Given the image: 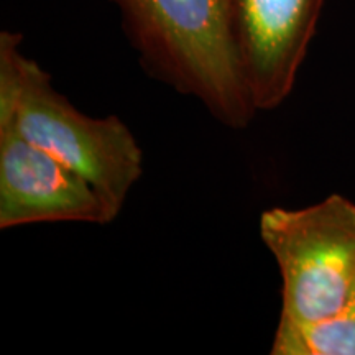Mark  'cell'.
I'll return each instance as SVG.
<instances>
[{
    "label": "cell",
    "mask_w": 355,
    "mask_h": 355,
    "mask_svg": "<svg viewBox=\"0 0 355 355\" xmlns=\"http://www.w3.org/2000/svg\"><path fill=\"white\" fill-rule=\"evenodd\" d=\"M21 42L20 33L0 32V123L81 173L117 217L144 175L139 141L117 115L74 107Z\"/></svg>",
    "instance_id": "cell-1"
},
{
    "label": "cell",
    "mask_w": 355,
    "mask_h": 355,
    "mask_svg": "<svg viewBox=\"0 0 355 355\" xmlns=\"http://www.w3.org/2000/svg\"><path fill=\"white\" fill-rule=\"evenodd\" d=\"M150 76L198 99L222 125L248 127L257 109L230 33L227 0H110Z\"/></svg>",
    "instance_id": "cell-2"
},
{
    "label": "cell",
    "mask_w": 355,
    "mask_h": 355,
    "mask_svg": "<svg viewBox=\"0 0 355 355\" xmlns=\"http://www.w3.org/2000/svg\"><path fill=\"white\" fill-rule=\"evenodd\" d=\"M259 234L282 277L279 321L313 324L355 298V202L340 194L261 212Z\"/></svg>",
    "instance_id": "cell-3"
},
{
    "label": "cell",
    "mask_w": 355,
    "mask_h": 355,
    "mask_svg": "<svg viewBox=\"0 0 355 355\" xmlns=\"http://www.w3.org/2000/svg\"><path fill=\"white\" fill-rule=\"evenodd\" d=\"M324 0H227L229 24L247 91L257 112L291 94Z\"/></svg>",
    "instance_id": "cell-4"
},
{
    "label": "cell",
    "mask_w": 355,
    "mask_h": 355,
    "mask_svg": "<svg viewBox=\"0 0 355 355\" xmlns=\"http://www.w3.org/2000/svg\"><path fill=\"white\" fill-rule=\"evenodd\" d=\"M115 217L81 173L0 123V229L32 224H110Z\"/></svg>",
    "instance_id": "cell-5"
},
{
    "label": "cell",
    "mask_w": 355,
    "mask_h": 355,
    "mask_svg": "<svg viewBox=\"0 0 355 355\" xmlns=\"http://www.w3.org/2000/svg\"><path fill=\"white\" fill-rule=\"evenodd\" d=\"M272 355H355V298L336 316L313 324L278 321Z\"/></svg>",
    "instance_id": "cell-6"
}]
</instances>
